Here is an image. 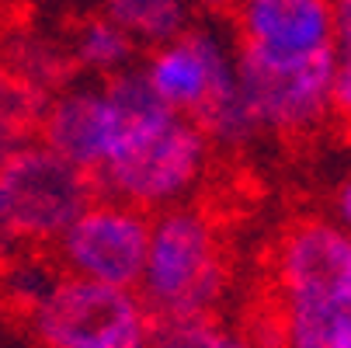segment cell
<instances>
[{"instance_id": "obj_1", "label": "cell", "mask_w": 351, "mask_h": 348, "mask_svg": "<svg viewBox=\"0 0 351 348\" xmlns=\"http://www.w3.org/2000/svg\"><path fill=\"white\" fill-rule=\"evenodd\" d=\"M101 91L108 102V146L94 185L149 216L191 202L213 161L206 132L160 105L139 67L101 80Z\"/></svg>"}, {"instance_id": "obj_2", "label": "cell", "mask_w": 351, "mask_h": 348, "mask_svg": "<svg viewBox=\"0 0 351 348\" xmlns=\"http://www.w3.org/2000/svg\"><path fill=\"white\" fill-rule=\"evenodd\" d=\"M275 348H351V233L327 216L292 220L268 262Z\"/></svg>"}, {"instance_id": "obj_3", "label": "cell", "mask_w": 351, "mask_h": 348, "mask_svg": "<svg viewBox=\"0 0 351 348\" xmlns=\"http://www.w3.org/2000/svg\"><path fill=\"white\" fill-rule=\"evenodd\" d=\"M160 105L191 119L213 146H243L258 136L237 91V42L191 25L184 35L146 53L139 67Z\"/></svg>"}, {"instance_id": "obj_4", "label": "cell", "mask_w": 351, "mask_h": 348, "mask_svg": "<svg viewBox=\"0 0 351 348\" xmlns=\"http://www.w3.org/2000/svg\"><path fill=\"white\" fill-rule=\"evenodd\" d=\"M230 289V258L219 223L195 202L149 216L146 258L136 282L154 321L216 314Z\"/></svg>"}, {"instance_id": "obj_5", "label": "cell", "mask_w": 351, "mask_h": 348, "mask_svg": "<svg viewBox=\"0 0 351 348\" xmlns=\"http://www.w3.org/2000/svg\"><path fill=\"white\" fill-rule=\"evenodd\" d=\"M97 185L45 143H25L0 161V240L18 247L56 244Z\"/></svg>"}, {"instance_id": "obj_6", "label": "cell", "mask_w": 351, "mask_h": 348, "mask_svg": "<svg viewBox=\"0 0 351 348\" xmlns=\"http://www.w3.org/2000/svg\"><path fill=\"white\" fill-rule=\"evenodd\" d=\"M42 348H154L157 321L136 289L101 286L60 272L28 310Z\"/></svg>"}, {"instance_id": "obj_7", "label": "cell", "mask_w": 351, "mask_h": 348, "mask_svg": "<svg viewBox=\"0 0 351 348\" xmlns=\"http://www.w3.org/2000/svg\"><path fill=\"white\" fill-rule=\"evenodd\" d=\"M337 49L299 60H268L237 49V91L258 136H306L330 119Z\"/></svg>"}, {"instance_id": "obj_8", "label": "cell", "mask_w": 351, "mask_h": 348, "mask_svg": "<svg viewBox=\"0 0 351 348\" xmlns=\"http://www.w3.org/2000/svg\"><path fill=\"white\" fill-rule=\"evenodd\" d=\"M146 240L149 213L105 195L90 198L53 247L60 272L101 286L136 289L146 258Z\"/></svg>"}, {"instance_id": "obj_9", "label": "cell", "mask_w": 351, "mask_h": 348, "mask_svg": "<svg viewBox=\"0 0 351 348\" xmlns=\"http://www.w3.org/2000/svg\"><path fill=\"white\" fill-rule=\"evenodd\" d=\"M237 49L268 60H299L334 49L330 0H230Z\"/></svg>"}, {"instance_id": "obj_10", "label": "cell", "mask_w": 351, "mask_h": 348, "mask_svg": "<svg viewBox=\"0 0 351 348\" xmlns=\"http://www.w3.org/2000/svg\"><path fill=\"white\" fill-rule=\"evenodd\" d=\"M38 143L56 150L63 161L80 167L84 174H97L105 161V143H108V105L101 80L66 87L53 102H45L38 119Z\"/></svg>"}, {"instance_id": "obj_11", "label": "cell", "mask_w": 351, "mask_h": 348, "mask_svg": "<svg viewBox=\"0 0 351 348\" xmlns=\"http://www.w3.org/2000/svg\"><path fill=\"white\" fill-rule=\"evenodd\" d=\"M101 14L146 53L167 45L195 25L191 0H101Z\"/></svg>"}, {"instance_id": "obj_12", "label": "cell", "mask_w": 351, "mask_h": 348, "mask_svg": "<svg viewBox=\"0 0 351 348\" xmlns=\"http://www.w3.org/2000/svg\"><path fill=\"white\" fill-rule=\"evenodd\" d=\"M136 53L139 49L97 11L87 14L73 32H70V63L97 80H108L115 73H125L136 67Z\"/></svg>"}, {"instance_id": "obj_13", "label": "cell", "mask_w": 351, "mask_h": 348, "mask_svg": "<svg viewBox=\"0 0 351 348\" xmlns=\"http://www.w3.org/2000/svg\"><path fill=\"white\" fill-rule=\"evenodd\" d=\"M154 348H261V345L247 331L219 321L216 314H206V317L157 321Z\"/></svg>"}, {"instance_id": "obj_14", "label": "cell", "mask_w": 351, "mask_h": 348, "mask_svg": "<svg viewBox=\"0 0 351 348\" xmlns=\"http://www.w3.org/2000/svg\"><path fill=\"white\" fill-rule=\"evenodd\" d=\"M56 275H60V268H53V265H45L38 258H21V262H14L4 272V279H0V282H4L8 300L28 314L45 296V289L56 282Z\"/></svg>"}, {"instance_id": "obj_15", "label": "cell", "mask_w": 351, "mask_h": 348, "mask_svg": "<svg viewBox=\"0 0 351 348\" xmlns=\"http://www.w3.org/2000/svg\"><path fill=\"white\" fill-rule=\"evenodd\" d=\"M330 115H337V119L351 129V53H337V63H334Z\"/></svg>"}, {"instance_id": "obj_16", "label": "cell", "mask_w": 351, "mask_h": 348, "mask_svg": "<svg viewBox=\"0 0 351 348\" xmlns=\"http://www.w3.org/2000/svg\"><path fill=\"white\" fill-rule=\"evenodd\" d=\"M327 220L351 233V174H344L334 185V192H330V216Z\"/></svg>"}, {"instance_id": "obj_17", "label": "cell", "mask_w": 351, "mask_h": 348, "mask_svg": "<svg viewBox=\"0 0 351 348\" xmlns=\"http://www.w3.org/2000/svg\"><path fill=\"white\" fill-rule=\"evenodd\" d=\"M330 18H334V49L351 53V0H330Z\"/></svg>"}, {"instance_id": "obj_18", "label": "cell", "mask_w": 351, "mask_h": 348, "mask_svg": "<svg viewBox=\"0 0 351 348\" xmlns=\"http://www.w3.org/2000/svg\"><path fill=\"white\" fill-rule=\"evenodd\" d=\"M195 8H223V4H230V0H191Z\"/></svg>"}, {"instance_id": "obj_19", "label": "cell", "mask_w": 351, "mask_h": 348, "mask_svg": "<svg viewBox=\"0 0 351 348\" xmlns=\"http://www.w3.org/2000/svg\"><path fill=\"white\" fill-rule=\"evenodd\" d=\"M0 4H18V0H0Z\"/></svg>"}]
</instances>
